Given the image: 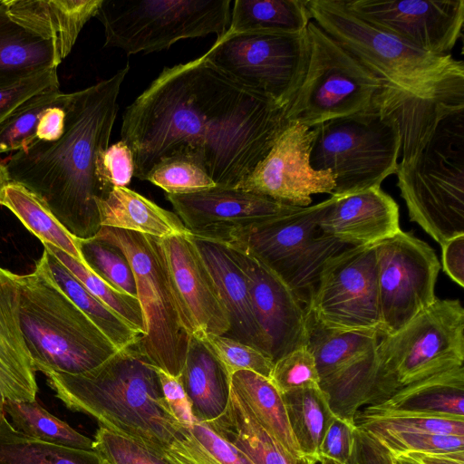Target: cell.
Masks as SVG:
<instances>
[{
    "label": "cell",
    "mask_w": 464,
    "mask_h": 464,
    "mask_svg": "<svg viewBox=\"0 0 464 464\" xmlns=\"http://www.w3.org/2000/svg\"><path fill=\"white\" fill-rule=\"evenodd\" d=\"M285 107L250 92L204 54L165 67L122 114L134 177L165 158L195 159L218 187L237 188L289 124Z\"/></svg>",
    "instance_id": "cell-1"
},
{
    "label": "cell",
    "mask_w": 464,
    "mask_h": 464,
    "mask_svg": "<svg viewBox=\"0 0 464 464\" xmlns=\"http://www.w3.org/2000/svg\"><path fill=\"white\" fill-rule=\"evenodd\" d=\"M129 71L127 63L110 78L68 93L62 137L35 140L4 163L9 181L42 199L75 238H91L102 227L97 202L105 193L96 176V160L109 146Z\"/></svg>",
    "instance_id": "cell-2"
},
{
    "label": "cell",
    "mask_w": 464,
    "mask_h": 464,
    "mask_svg": "<svg viewBox=\"0 0 464 464\" xmlns=\"http://www.w3.org/2000/svg\"><path fill=\"white\" fill-rule=\"evenodd\" d=\"M376 98L401 134L397 186L411 221L439 244L464 234V83L431 98L386 85Z\"/></svg>",
    "instance_id": "cell-3"
},
{
    "label": "cell",
    "mask_w": 464,
    "mask_h": 464,
    "mask_svg": "<svg viewBox=\"0 0 464 464\" xmlns=\"http://www.w3.org/2000/svg\"><path fill=\"white\" fill-rule=\"evenodd\" d=\"M138 342L86 372L45 375L69 410L90 415L100 426L160 454L183 425L172 415L154 366Z\"/></svg>",
    "instance_id": "cell-4"
},
{
    "label": "cell",
    "mask_w": 464,
    "mask_h": 464,
    "mask_svg": "<svg viewBox=\"0 0 464 464\" xmlns=\"http://www.w3.org/2000/svg\"><path fill=\"white\" fill-rule=\"evenodd\" d=\"M22 334L34 371L80 374L118 349L37 266L16 275Z\"/></svg>",
    "instance_id": "cell-5"
},
{
    "label": "cell",
    "mask_w": 464,
    "mask_h": 464,
    "mask_svg": "<svg viewBox=\"0 0 464 464\" xmlns=\"http://www.w3.org/2000/svg\"><path fill=\"white\" fill-rule=\"evenodd\" d=\"M314 21L386 85L431 98L464 83V63L451 53L431 54L360 18L344 0H307Z\"/></svg>",
    "instance_id": "cell-6"
},
{
    "label": "cell",
    "mask_w": 464,
    "mask_h": 464,
    "mask_svg": "<svg viewBox=\"0 0 464 464\" xmlns=\"http://www.w3.org/2000/svg\"><path fill=\"white\" fill-rule=\"evenodd\" d=\"M310 165L330 170L342 196L381 187L396 174L401 134L395 118L373 97L371 104L356 113L334 118L311 128Z\"/></svg>",
    "instance_id": "cell-7"
},
{
    "label": "cell",
    "mask_w": 464,
    "mask_h": 464,
    "mask_svg": "<svg viewBox=\"0 0 464 464\" xmlns=\"http://www.w3.org/2000/svg\"><path fill=\"white\" fill-rule=\"evenodd\" d=\"M320 203L228 231L211 239L249 254L275 272L305 304L324 264L350 246L322 232Z\"/></svg>",
    "instance_id": "cell-8"
},
{
    "label": "cell",
    "mask_w": 464,
    "mask_h": 464,
    "mask_svg": "<svg viewBox=\"0 0 464 464\" xmlns=\"http://www.w3.org/2000/svg\"><path fill=\"white\" fill-rule=\"evenodd\" d=\"M231 0H102L95 17L106 48L128 55L169 49L177 42L228 29Z\"/></svg>",
    "instance_id": "cell-9"
},
{
    "label": "cell",
    "mask_w": 464,
    "mask_h": 464,
    "mask_svg": "<svg viewBox=\"0 0 464 464\" xmlns=\"http://www.w3.org/2000/svg\"><path fill=\"white\" fill-rule=\"evenodd\" d=\"M95 237L119 247L131 266L146 327L138 342L140 352L152 365L181 375L190 335L180 316L159 238L108 227H102Z\"/></svg>",
    "instance_id": "cell-10"
},
{
    "label": "cell",
    "mask_w": 464,
    "mask_h": 464,
    "mask_svg": "<svg viewBox=\"0 0 464 464\" xmlns=\"http://www.w3.org/2000/svg\"><path fill=\"white\" fill-rule=\"evenodd\" d=\"M382 403L400 389L464 366V308L459 299H439L375 347ZM381 403V404H382Z\"/></svg>",
    "instance_id": "cell-11"
},
{
    "label": "cell",
    "mask_w": 464,
    "mask_h": 464,
    "mask_svg": "<svg viewBox=\"0 0 464 464\" xmlns=\"http://www.w3.org/2000/svg\"><path fill=\"white\" fill-rule=\"evenodd\" d=\"M306 35L307 66L285 107L287 122L313 128L366 109L383 82L312 20Z\"/></svg>",
    "instance_id": "cell-12"
},
{
    "label": "cell",
    "mask_w": 464,
    "mask_h": 464,
    "mask_svg": "<svg viewBox=\"0 0 464 464\" xmlns=\"http://www.w3.org/2000/svg\"><path fill=\"white\" fill-rule=\"evenodd\" d=\"M204 55L243 88L286 107L304 76L307 35L306 32L224 34Z\"/></svg>",
    "instance_id": "cell-13"
},
{
    "label": "cell",
    "mask_w": 464,
    "mask_h": 464,
    "mask_svg": "<svg viewBox=\"0 0 464 464\" xmlns=\"http://www.w3.org/2000/svg\"><path fill=\"white\" fill-rule=\"evenodd\" d=\"M306 312L318 324L384 335L381 318L375 244L349 246L323 266Z\"/></svg>",
    "instance_id": "cell-14"
},
{
    "label": "cell",
    "mask_w": 464,
    "mask_h": 464,
    "mask_svg": "<svg viewBox=\"0 0 464 464\" xmlns=\"http://www.w3.org/2000/svg\"><path fill=\"white\" fill-rule=\"evenodd\" d=\"M375 251L381 318L386 335L399 331L436 300L440 264L430 246L401 230L375 244Z\"/></svg>",
    "instance_id": "cell-15"
},
{
    "label": "cell",
    "mask_w": 464,
    "mask_h": 464,
    "mask_svg": "<svg viewBox=\"0 0 464 464\" xmlns=\"http://www.w3.org/2000/svg\"><path fill=\"white\" fill-rule=\"evenodd\" d=\"M311 128L289 123L265 159L237 188L282 204L305 208L314 194L334 193V177L310 165Z\"/></svg>",
    "instance_id": "cell-16"
},
{
    "label": "cell",
    "mask_w": 464,
    "mask_h": 464,
    "mask_svg": "<svg viewBox=\"0 0 464 464\" xmlns=\"http://www.w3.org/2000/svg\"><path fill=\"white\" fill-rule=\"evenodd\" d=\"M371 24L431 54H449L462 35L463 0H344Z\"/></svg>",
    "instance_id": "cell-17"
},
{
    "label": "cell",
    "mask_w": 464,
    "mask_h": 464,
    "mask_svg": "<svg viewBox=\"0 0 464 464\" xmlns=\"http://www.w3.org/2000/svg\"><path fill=\"white\" fill-rule=\"evenodd\" d=\"M170 285L189 335H225L230 329L218 286L192 236L159 238Z\"/></svg>",
    "instance_id": "cell-18"
},
{
    "label": "cell",
    "mask_w": 464,
    "mask_h": 464,
    "mask_svg": "<svg viewBox=\"0 0 464 464\" xmlns=\"http://www.w3.org/2000/svg\"><path fill=\"white\" fill-rule=\"evenodd\" d=\"M231 248V247H230ZM248 284L252 306L275 362L286 353L306 346L305 304L270 268L255 256L233 249Z\"/></svg>",
    "instance_id": "cell-19"
},
{
    "label": "cell",
    "mask_w": 464,
    "mask_h": 464,
    "mask_svg": "<svg viewBox=\"0 0 464 464\" xmlns=\"http://www.w3.org/2000/svg\"><path fill=\"white\" fill-rule=\"evenodd\" d=\"M166 198L193 237L204 239L301 208L262 195L223 187L189 194H166Z\"/></svg>",
    "instance_id": "cell-20"
},
{
    "label": "cell",
    "mask_w": 464,
    "mask_h": 464,
    "mask_svg": "<svg viewBox=\"0 0 464 464\" xmlns=\"http://www.w3.org/2000/svg\"><path fill=\"white\" fill-rule=\"evenodd\" d=\"M319 227L324 234L350 246L377 244L401 231L399 207L381 187L331 195Z\"/></svg>",
    "instance_id": "cell-21"
},
{
    "label": "cell",
    "mask_w": 464,
    "mask_h": 464,
    "mask_svg": "<svg viewBox=\"0 0 464 464\" xmlns=\"http://www.w3.org/2000/svg\"><path fill=\"white\" fill-rule=\"evenodd\" d=\"M192 237L227 311L230 329L225 335L253 346L270 358L267 341L252 306L246 275L233 250L219 242Z\"/></svg>",
    "instance_id": "cell-22"
},
{
    "label": "cell",
    "mask_w": 464,
    "mask_h": 464,
    "mask_svg": "<svg viewBox=\"0 0 464 464\" xmlns=\"http://www.w3.org/2000/svg\"><path fill=\"white\" fill-rule=\"evenodd\" d=\"M16 275L0 266V384L6 400H36L35 371L18 314Z\"/></svg>",
    "instance_id": "cell-23"
},
{
    "label": "cell",
    "mask_w": 464,
    "mask_h": 464,
    "mask_svg": "<svg viewBox=\"0 0 464 464\" xmlns=\"http://www.w3.org/2000/svg\"><path fill=\"white\" fill-rule=\"evenodd\" d=\"M102 0H2L18 24L53 41L63 61L71 53L82 29L95 17Z\"/></svg>",
    "instance_id": "cell-24"
},
{
    "label": "cell",
    "mask_w": 464,
    "mask_h": 464,
    "mask_svg": "<svg viewBox=\"0 0 464 464\" xmlns=\"http://www.w3.org/2000/svg\"><path fill=\"white\" fill-rule=\"evenodd\" d=\"M181 380L197 421L221 416L230 399V376L204 341L190 335Z\"/></svg>",
    "instance_id": "cell-25"
},
{
    "label": "cell",
    "mask_w": 464,
    "mask_h": 464,
    "mask_svg": "<svg viewBox=\"0 0 464 464\" xmlns=\"http://www.w3.org/2000/svg\"><path fill=\"white\" fill-rule=\"evenodd\" d=\"M102 227L133 231L157 238L193 236L179 218L128 187H114L99 199Z\"/></svg>",
    "instance_id": "cell-26"
},
{
    "label": "cell",
    "mask_w": 464,
    "mask_h": 464,
    "mask_svg": "<svg viewBox=\"0 0 464 464\" xmlns=\"http://www.w3.org/2000/svg\"><path fill=\"white\" fill-rule=\"evenodd\" d=\"M217 434L241 450L254 464H316L306 456L290 453L256 420L243 400L231 388L225 412L206 423Z\"/></svg>",
    "instance_id": "cell-27"
},
{
    "label": "cell",
    "mask_w": 464,
    "mask_h": 464,
    "mask_svg": "<svg viewBox=\"0 0 464 464\" xmlns=\"http://www.w3.org/2000/svg\"><path fill=\"white\" fill-rule=\"evenodd\" d=\"M61 63L54 43L15 22L0 1V87Z\"/></svg>",
    "instance_id": "cell-28"
},
{
    "label": "cell",
    "mask_w": 464,
    "mask_h": 464,
    "mask_svg": "<svg viewBox=\"0 0 464 464\" xmlns=\"http://www.w3.org/2000/svg\"><path fill=\"white\" fill-rule=\"evenodd\" d=\"M36 266L102 331L118 349L136 343L142 334L92 295L82 284L47 249Z\"/></svg>",
    "instance_id": "cell-29"
},
{
    "label": "cell",
    "mask_w": 464,
    "mask_h": 464,
    "mask_svg": "<svg viewBox=\"0 0 464 464\" xmlns=\"http://www.w3.org/2000/svg\"><path fill=\"white\" fill-rule=\"evenodd\" d=\"M310 21L305 0H236L225 34H301Z\"/></svg>",
    "instance_id": "cell-30"
},
{
    "label": "cell",
    "mask_w": 464,
    "mask_h": 464,
    "mask_svg": "<svg viewBox=\"0 0 464 464\" xmlns=\"http://www.w3.org/2000/svg\"><path fill=\"white\" fill-rule=\"evenodd\" d=\"M231 388L257 422L295 456H304L291 430L282 394L268 378L241 370L230 376Z\"/></svg>",
    "instance_id": "cell-31"
},
{
    "label": "cell",
    "mask_w": 464,
    "mask_h": 464,
    "mask_svg": "<svg viewBox=\"0 0 464 464\" xmlns=\"http://www.w3.org/2000/svg\"><path fill=\"white\" fill-rule=\"evenodd\" d=\"M307 333L306 347L314 358L320 382L372 352L380 338L374 332L326 328L308 314Z\"/></svg>",
    "instance_id": "cell-32"
},
{
    "label": "cell",
    "mask_w": 464,
    "mask_h": 464,
    "mask_svg": "<svg viewBox=\"0 0 464 464\" xmlns=\"http://www.w3.org/2000/svg\"><path fill=\"white\" fill-rule=\"evenodd\" d=\"M375 406L464 416V366L409 384Z\"/></svg>",
    "instance_id": "cell-33"
},
{
    "label": "cell",
    "mask_w": 464,
    "mask_h": 464,
    "mask_svg": "<svg viewBox=\"0 0 464 464\" xmlns=\"http://www.w3.org/2000/svg\"><path fill=\"white\" fill-rule=\"evenodd\" d=\"M0 205L10 209L43 244H50L75 259H82L77 238L51 212L46 204L23 185L9 181L3 188Z\"/></svg>",
    "instance_id": "cell-34"
},
{
    "label": "cell",
    "mask_w": 464,
    "mask_h": 464,
    "mask_svg": "<svg viewBox=\"0 0 464 464\" xmlns=\"http://www.w3.org/2000/svg\"><path fill=\"white\" fill-rule=\"evenodd\" d=\"M289 425L303 455L320 461L324 434L334 417L321 388H302L282 394Z\"/></svg>",
    "instance_id": "cell-35"
},
{
    "label": "cell",
    "mask_w": 464,
    "mask_h": 464,
    "mask_svg": "<svg viewBox=\"0 0 464 464\" xmlns=\"http://www.w3.org/2000/svg\"><path fill=\"white\" fill-rule=\"evenodd\" d=\"M0 464H108L95 450L68 448L31 438L0 414Z\"/></svg>",
    "instance_id": "cell-36"
},
{
    "label": "cell",
    "mask_w": 464,
    "mask_h": 464,
    "mask_svg": "<svg viewBox=\"0 0 464 464\" xmlns=\"http://www.w3.org/2000/svg\"><path fill=\"white\" fill-rule=\"evenodd\" d=\"M354 422L366 431L442 433L464 436V416L365 406Z\"/></svg>",
    "instance_id": "cell-37"
},
{
    "label": "cell",
    "mask_w": 464,
    "mask_h": 464,
    "mask_svg": "<svg viewBox=\"0 0 464 464\" xmlns=\"http://www.w3.org/2000/svg\"><path fill=\"white\" fill-rule=\"evenodd\" d=\"M4 412L20 432L35 440L72 449L92 450L93 440L56 418L37 401L6 400Z\"/></svg>",
    "instance_id": "cell-38"
},
{
    "label": "cell",
    "mask_w": 464,
    "mask_h": 464,
    "mask_svg": "<svg viewBox=\"0 0 464 464\" xmlns=\"http://www.w3.org/2000/svg\"><path fill=\"white\" fill-rule=\"evenodd\" d=\"M96 298L123 318L138 333L145 334V319L136 296L123 293L88 269L81 261L61 249L43 244Z\"/></svg>",
    "instance_id": "cell-39"
},
{
    "label": "cell",
    "mask_w": 464,
    "mask_h": 464,
    "mask_svg": "<svg viewBox=\"0 0 464 464\" xmlns=\"http://www.w3.org/2000/svg\"><path fill=\"white\" fill-rule=\"evenodd\" d=\"M68 93L52 86L31 97L0 124V154L18 151L36 140V129L44 112L64 106Z\"/></svg>",
    "instance_id": "cell-40"
},
{
    "label": "cell",
    "mask_w": 464,
    "mask_h": 464,
    "mask_svg": "<svg viewBox=\"0 0 464 464\" xmlns=\"http://www.w3.org/2000/svg\"><path fill=\"white\" fill-rule=\"evenodd\" d=\"M83 265L114 288L136 296V282L131 266L122 251L97 237L77 238Z\"/></svg>",
    "instance_id": "cell-41"
},
{
    "label": "cell",
    "mask_w": 464,
    "mask_h": 464,
    "mask_svg": "<svg viewBox=\"0 0 464 464\" xmlns=\"http://www.w3.org/2000/svg\"><path fill=\"white\" fill-rule=\"evenodd\" d=\"M166 194H189L218 187L203 167L192 157L165 158L153 166L145 178Z\"/></svg>",
    "instance_id": "cell-42"
},
{
    "label": "cell",
    "mask_w": 464,
    "mask_h": 464,
    "mask_svg": "<svg viewBox=\"0 0 464 464\" xmlns=\"http://www.w3.org/2000/svg\"><path fill=\"white\" fill-rule=\"evenodd\" d=\"M231 376L241 370L270 378L274 362L265 353L227 335L209 334L201 338Z\"/></svg>",
    "instance_id": "cell-43"
},
{
    "label": "cell",
    "mask_w": 464,
    "mask_h": 464,
    "mask_svg": "<svg viewBox=\"0 0 464 464\" xmlns=\"http://www.w3.org/2000/svg\"><path fill=\"white\" fill-rule=\"evenodd\" d=\"M369 433L379 440L394 458L408 453H436L464 450L463 435L442 433H393L386 431H372Z\"/></svg>",
    "instance_id": "cell-44"
},
{
    "label": "cell",
    "mask_w": 464,
    "mask_h": 464,
    "mask_svg": "<svg viewBox=\"0 0 464 464\" xmlns=\"http://www.w3.org/2000/svg\"><path fill=\"white\" fill-rule=\"evenodd\" d=\"M269 380L281 394L302 388H320L315 361L306 346L276 361Z\"/></svg>",
    "instance_id": "cell-45"
},
{
    "label": "cell",
    "mask_w": 464,
    "mask_h": 464,
    "mask_svg": "<svg viewBox=\"0 0 464 464\" xmlns=\"http://www.w3.org/2000/svg\"><path fill=\"white\" fill-rule=\"evenodd\" d=\"M93 450L108 464H170L153 450L102 426L95 433Z\"/></svg>",
    "instance_id": "cell-46"
},
{
    "label": "cell",
    "mask_w": 464,
    "mask_h": 464,
    "mask_svg": "<svg viewBox=\"0 0 464 464\" xmlns=\"http://www.w3.org/2000/svg\"><path fill=\"white\" fill-rule=\"evenodd\" d=\"M96 176L105 196L114 187H127L134 176L130 149L119 140L102 150L96 160Z\"/></svg>",
    "instance_id": "cell-47"
},
{
    "label": "cell",
    "mask_w": 464,
    "mask_h": 464,
    "mask_svg": "<svg viewBox=\"0 0 464 464\" xmlns=\"http://www.w3.org/2000/svg\"><path fill=\"white\" fill-rule=\"evenodd\" d=\"M52 86H59L57 68H50L12 85L0 87V124L28 99Z\"/></svg>",
    "instance_id": "cell-48"
},
{
    "label": "cell",
    "mask_w": 464,
    "mask_h": 464,
    "mask_svg": "<svg viewBox=\"0 0 464 464\" xmlns=\"http://www.w3.org/2000/svg\"><path fill=\"white\" fill-rule=\"evenodd\" d=\"M356 424L334 415L321 441L319 454L339 464H351L355 446Z\"/></svg>",
    "instance_id": "cell-49"
},
{
    "label": "cell",
    "mask_w": 464,
    "mask_h": 464,
    "mask_svg": "<svg viewBox=\"0 0 464 464\" xmlns=\"http://www.w3.org/2000/svg\"><path fill=\"white\" fill-rule=\"evenodd\" d=\"M186 427L219 464H254L241 450L217 434L206 423L196 421Z\"/></svg>",
    "instance_id": "cell-50"
},
{
    "label": "cell",
    "mask_w": 464,
    "mask_h": 464,
    "mask_svg": "<svg viewBox=\"0 0 464 464\" xmlns=\"http://www.w3.org/2000/svg\"><path fill=\"white\" fill-rule=\"evenodd\" d=\"M154 369L160 380L163 398L172 415L181 425L191 426L197 420L193 415L181 375L173 376L156 366Z\"/></svg>",
    "instance_id": "cell-51"
},
{
    "label": "cell",
    "mask_w": 464,
    "mask_h": 464,
    "mask_svg": "<svg viewBox=\"0 0 464 464\" xmlns=\"http://www.w3.org/2000/svg\"><path fill=\"white\" fill-rule=\"evenodd\" d=\"M170 464H219L182 426L172 443L160 453Z\"/></svg>",
    "instance_id": "cell-52"
},
{
    "label": "cell",
    "mask_w": 464,
    "mask_h": 464,
    "mask_svg": "<svg viewBox=\"0 0 464 464\" xmlns=\"http://www.w3.org/2000/svg\"><path fill=\"white\" fill-rule=\"evenodd\" d=\"M351 464H395V459L379 440L356 426L355 446Z\"/></svg>",
    "instance_id": "cell-53"
},
{
    "label": "cell",
    "mask_w": 464,
    "mask_h": 464,
    "mask_svg": "<svg viewBox=\"0 0 464 464\" xmlns=\"http://www.w3.org/2000/svg\"><path fill=\"white\" fill-rule=\"evenodd\" d=\"M444 272L459 286H464V234L441 245Z\"/></svg>",
    "instance_id": "cell-54"
},
{
    "label": "cell",
    "mask_w": 464,
    "mask_h": 464,
    "mask_svg": "<svg viewBox=\"0 0 464 464\" xmlns=\"http://www.w3.org/2000/svg\"><path fill=\"white\" fill-rule=\"evenodd\" d=\"M64 128V106H53L44 112L39 121L36 129V140L42 141H55L62 137Z\"/></svg>",
    "instance_id": "cell-55"
},
{
    "label": "cell",
    "mask_w": 464,
    "mask_h": 464,
    "mask_svg": "<svg viewBox=\"0 0 464 464\" xmlns=\"http://www.w3.org/2000/svg\"><path fill=\"white\" fill-rule=\"evenodd\" d=\"M401 456L419 464H464V450L436 453H408Z\"/></svg>",
    "instance_id": "cell-56"
},
{
    "label": "cell",
    "mask_w": 464,
    "mask_h": 464,
    "mask_svg": "<svg viewBox=\"0 0 464 464\" xmlns=\"http://www.w3.org/2000/svg\"><path fill=\"white\" fill-rule=\"evenodd\" d=\"M9 182L5 164L0 161V196L4 187Z\"/></svg>",
    "instance_id": "cell-57"
},
{
    "label": "cell",
    "mask_w": 464,
    "mask_h": 464,
    "mask_svg": "<svg viewBox=\"0 0 464 464\" xmlns=\"http://www.w3.org/2000/svg\"><path fill=\"white\" fill-rule=\"evenodd\" d=\"M394 459L398 464H419V463H417L408 458L402 457V456H400V457H397Z\"/></svg>",
    "instance_id": "cell-58"
},
{
    "label": "cell",
    "mask_w": 464,
    "mask_h": 464,
    "mask_svg": "<svg viewBox=\"0 0 464 464\" xmlns=\"http://www.w3.org/2000/svg\"><path fill=\"white\" fill-rule=\"evenodd\" d=\"M5 401H6V398H5V392L3 391V388L0 384V414H5L4 406H5Z\"/></svg>",
    "instance_id": "cell-59"
},
{
    "label": "cell",
    "mask_w": 464,
    "mask_h": 464,
    "mask_svg": "<svg viewBox=\"0 0 464 464\" xmlns=\"http://www.w3.org/2000/svg\"><path fill=\"white\" fill-rule=\"evenodd\" d=\"M321 464H331V461L328 459L323 458L319 461Z\"/></svg>",
    "instance_id": "cell-60"
},
{
    "label": "cell",
    "mask_w": 464,
    "mask_h": 464,
    "mask_svg": "<svg viewBox=\"0 0 464 464\" xmlns=\"http://www.w3.org/2000/svg\"><path fill=\"white\" fill-rule=\"evenodd\" d=\"M329 460L331 461V464H339V463L334 462V461H333V460H331V459H329Z\"/></svg>",
    "instance_id": "cell-61"
},
{
    "label": "cell",
    "mask_w": 464,
    "mask_h": 464,
    "mask_svg": "<svg viewBox=\"0 0 464 464\" xmlns=\"http://www.w3.org/2000/svg\"><path fill=\"white\" fill-rule=\"evenodd\" d=\"M395 464H398V463L395 461Z\"/></svg>",
    "instance_id": "cell-62"
}]
</instances>
